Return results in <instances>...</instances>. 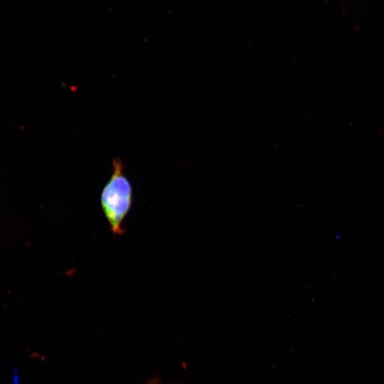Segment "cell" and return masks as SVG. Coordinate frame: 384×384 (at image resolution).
I'll list each match as a JSON object with an SVG mask.
<instances>
[{
    "mask_svg": "<svg viewBox=\"0 0 384 384\" xmlns=\"http://www.w3.org/2000/svg\"><path fill=\"white\" fill-rule=\"evenodd\" d=\"M112 168L110 178L102 191L100 204L112 232L122 235L124 220L132 207L133 191L119 159L113 160Z\"/></svg>",
    "mask_w": 384,
    "mask_h": 384,
    "instance_id": "cell-1",
    "label": "cell"
}]
</instances>
